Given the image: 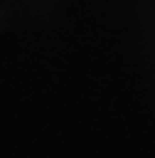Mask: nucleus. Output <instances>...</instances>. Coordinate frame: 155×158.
<instances>
[]
</instances>
